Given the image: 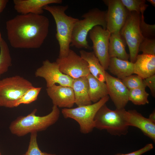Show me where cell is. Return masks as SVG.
I'll list each match as a JSON object with an SVG mask.
<instances>
[{
  "label": "cell",
  "mask_w": 155,
  "mask_h": 155,
  "mask_svg": "<svg viewBox=\"0 0 155 155\" xmlns=\"http://www.w3.org/2000/svg\"><path fill=\"white\" fill-rule=\"evenodd\" d=\"M49 23L48 18L42 14L16 15L6 22L10 45L16 49L39 48L48 36Z\"/></svg>",
  "instance_id": "1"
},
{
  "label": "cell",
  "mask_w": 155,
  "mask_h": 155,
  "mask_svg": "<svg viewBox=\"0 0 155 155\" xmlns=\"http://www.w3.org/2000/svg\"><path fill=\"white\" fill-rule=\"evenodd\" d=\"M35 108L26 116H20L12 121L9 126L11 133L18 137L28 133L43 131L55 123L58 120L60 111L57 106L53 105L51 112L42 116L36 115Z\"/></svg>",
  "instance_id": "2"
},
{
  "label": "cell",
  "mask_w": 155,
  "mask_h": 155,
  "mask_svg": "<svg viewBox=\"0 0 155 155\" xmlns=\"http://www.w3.org/2000/svg\"><path fill=\"white\" fill-rule=\"evenodd\" d=\"M68 6L50 5L43 9L49 11L55 21L57 32L56 38L58 41L59 51L58 57L66 56L70 50L72 31L74 26L79 19L67 16L65 13Z\"/></svg>",
  "instance_id": "3"
},
{
  "label": "cell",
  "mask_w": 155,
  "mask_h": 155,
  "mask_svg": "<svg viewBox=\"0 0 155 155\" xmlns=\"http://www.w3.org/2000/svg\"><path fill=\"white\" fill-rule=\"evenodd\" d=\"M106 12L107 11L95 8L84 14L82 16L83 19H79L74 26L70 46L90 49L91 48L87 40L88 34L96 26H100L106 29Z\"/></svg>",
  "instance_id": "4"
},
{
  "label": "cell",
  "mask_w": 155,
  "mask_h": 155,
  "mask_svg": "<svg viewBox=\"0 0 155 155\" xmlns=\"http://www.w3.org/2000/svg\"><path fill=\"white\" fill-rule=\"evenodd\" d=\"M128 113L124 108L109 109L106 104L97 112L94 118V128L106 130L111 134L121 136L128 132Z\"/></svg>",
  "instance_id": "5"
},
{
  "label": "cell",
  "mask_w": 155,
  "mask_h": 155,
  "mask_svg": "<svg viewBox=\"0 0 155 155\" xmlns=\"http://www.w3.org/2000/svg\"><path fill=\"white\" fill-rule=\"evenodd\" d=\"M33 86L30 82L18 75L0 80V106L15 107L18 101Z\"/></svg>",
  "instance_id": "6"
},
{
  "label": "cell",
  "mask_w": 155,
  "mask_h": 155,
  "mask_svg": "<svg viewBox=\"0 0 155 155\" xmlns=\"http://www.w3.org/2000/svg\"><path fill=\"white\" fill-rule=\"evenodd\" d=\"M109 99V96H107L93 104L74 108H63L61 113L64 118L72 119L78 123L82 133L87 134L94 128V118L97 112Z\"/></svg>",
  "instance_id": "7"
},
{
  "label": "cell",
  "mask_w": 155,
  "mask_h": 155,
  "mask_svg": "<svg viewBox=\"0 0 155 155\" xmlns=\"http://www.w3.org/2000/svg\"><path fill=\"white\" fill-rule=\"evenodd\" d=\"M141 14L134 11L129 12L120 32L124 38L129 51L130 62L134 63L138 55L139 45L144 39L140 29Z\"/></svg>",
  "instance_id": "8"
},
{
  "label": "cell",
  "mask_w": 155,
  "mask_h": 155,
  "mask_svg": "<svg viewBox=\"0 0 155 155\" xmlns=\"http://www.w3.org/2000/svg\"><path fill=\"white\" fill-rule=\"evenodd\" d=\"M60 71L73 79L87 77L90 73L87 62L70 49L67 55L56 60Z\"/></svg>",
  "instance_id": "9"
},
{
  "label": "cell",
  "mask_w": 155,
  "mask_h": 155,
  "mask_svg": "<svg viewBox=\"0 0 155 155\" xmlns=\"http://www.w3.org/2000/svg\"><path fill=\"white\" fill-rule=\"evenodd\" d=\"M88 33L93 43V52L105 70L108 69L110 59L108 48L111 33L98 25L94 27Z\"/></svg>",
  "instance_id": "10"
},
{
  "label": "cell",
  "mask_w": 155,
  "mask_h": 155,
  "mask_svg": "<svg viewBox=\"0 0 155 155\" xmlns=\"http://www.w3.org/2000/svg\"><path fill=\"white\" fill-rule=\"evenodd\" d=\"M35 75L36 77L44 79L47 88L56 83L61 86L72 87L73 79L62 73L56 61L51 62L48 59L43 61L42 65L36 70Z\"/></svg>",
  "instance_id": "11"
},
{
  "label": "cell",
  "mask_w": 155,
  "mask_h": 155,
  "mask_svg": "<svg viewBox=\"0 0 155 155\" xmlns=\"http://www.w3.org/2000/svg\"><path fill=\"white\" fill-rule=\"evenodd\" d=\"M107 6L106 29L111 33L119 32L127 20L129 12L121 0H103Z\"/></svg>",
  "instance_id": "12"
},
{
  "label": "cell",
  "mask_w": 155,
  "mask_h": 155,
  "mask_svg": "<svg viewBox=\"0 0 155 155\" xmlns=\"http://www.w3.org/2000/svg\"><path fill=\"white\" fill-rule=\"evenodd\" d=\"M108 95L117 109L124 108L128 102L129 90L121 80L105 72V81Z\"/></svg>",
  "instance_id": "13"
},
{
  "label": "cell",
  "mask_w": 155,
  "mask_h": 155,
  "mask_svg": "<svg viewBox=\"0 0 155 155\" xmlns=\"http://www.w3.org/2000/svg\"><path fill=\"white\" fill-rule=\"evenodd\" d=\"M46 91L53 105L58 108H71L75 104L73 91L71 87L55 84L47 88Z\"/></svg>",
  "instance_id": "14"
},
{
  "label": "cell",
  "mask_w": 155,
  "mask_h": 155,
  "mask_svg": "<svg viewBox=\"0 0 155 155\" xmlns=\"http://www.w3.org/2000/svg\"><path fill=\"white\" fill-rule=\"evenodd\" d=\"M62 0H13L14 8L18 13L21 14L32 13L42 15L44 12L43 7L53 3L61 4Z\"/></svg>",
  "instance_id": "15"
},
{
  "label": "cell",
  "mask_w": 155,
  "mask_h": 155,
  "mask_svg": "<svg viewBox=\"0 0 155 155\" xmlns=\"http://www.w3.org/2000/svg\"><path fill=\"white\" fill-rule=\"evenodd\" d=\"M128 124L140 129L143 133L154 142L155 141V122L143 116L135 110H129Z\"/></svg>",
  "instance_id": "16"
},
{
  "label": "cell",
  "mask_w": 155,
  "mask_h": 155,
  "mask_svg": "<svg viewBox=\"0 0 155 155\" xmlns=\"http://www.w3.org/2000/svg\"><path fill=\"white\" fill-rule=\"evenodd\" d=\"M134 73L144 79L155 73V55H138L134 63Z\"/></svg>",
  "instance_id": "17"
},
{
  "label": "cell",
  "mask_w": 155,
  "mask_h": 155,
  "mask_svg": "<svg viewBox=\"0 0 155 155\" xmlns=\"http://www.w3.org/2000/svg\"><path fill=\"white\" fill-rule=\"evenodd\" d=\"M72 88L74 93L75 103L78 106L92 104L89 96V85L87 77L73 79Z\"/></svg>",
  "instance_id": "18"
},
{
  "label": "cell",
  "mask_w": 155,
  "mask_h": 155,
  "mask_svg": "<svg viewBox=\"0 0 155 155\" xmlns=\"http://www.w3.org/2000/svg\"><path fill=\"white\" fill-rule=\"evenodd\" d=\"M126 44L125 39L120 32L111 33L109 38L108 53L110 58L116 57L128 61L129 55L125 50Z\"/></svg>",
  "instance_id": "19"
},
{
  "label": "cell",
  "mask_w": 155,
  "mask_h": 155,
  "mask_svg": "<svg viewBox=\"0 0 155 155\" xmlns=\"http://www.w3.org/2000/svg\"><path fill=\"white\" fill-rule=\"evenodd\" d=\"M108 69L121 80L134 73V63L116 57L111 58Z\"/></svg>",
  "instance_id": "20"
},
{
  "label": "cell",
  "mask_w": 155,
  "mask_h": 155,
  "mask_svg": "<svg viewBox=\"0 0 155 155\" xmlns=\"http://www.w3.org/2000/svg\"><path fill=\"white\" fill-rule=\"evenodd\" d=\"M80 53V57L88 63L90 73L99 81L105 82L106 71L93 52L82 50Z\"/></svg>",
  "instance_id": "21"
},
{
  "label": "cell",
  "mask_w": 155,
  "mask_h": 155,
  "mask_svg": "<svg viewBox=\"0 0 155 155\" xmlns=\"http://www.w3.org/2000/svg\"><path fill=\"white\" fill-rule=\"evenodd\" d=\"M89 85V96L92 102L94 103L108 96V91L106 83L98 80L91 74L87 76Z\"/></svg>",
  "instance_id": "22"
},
{
  "label": "cell",
  "mask_w": 155,
  "mask_h": 155,
  "mask_svg": "<svg viewBox=\"0 0 155 155\" xmlns=\"http://www.w3.org/2000/svg\"><path fill=\"white\" fill-rule=\"evenodd\" d=\"M12 65V59L8 45L3 39L0 43V78Z\"/></svg>",
  "instance_id": "23"
},
{
  "label": "cell",
  "mask_w": 155,
  "mask_h": 155,
  "mask_svg": "<svg viewBox=\"0 0 155 155\" xmlns=\"http://www.w3.org/2000/svg\"><path fill=\"white\" fill-rule=\"evenodd\" d=\"M146 88H141L129 90L128 99L134 104L143 105L149 103V94L146 91Z\"/></svg>",
  "instance_id": "24"
},
{
  "label": "cell",
  "mask_w": 155,
  "mask_h": 155,
  "mask_svg": "<svg viewBox=\"0 0 155 155\" xmlns=\"http://www.w3.org/2000/svg\"><path fill=\"white\" fill-rule=\"evenodd\" d=\"M42 88L33 86L29 89L17 102L15 107L22 104H30L36 100Z\"/></svg>",
  "instance_id": "25"
},
{
  "label": "cell",
  "mask_w": 155,
  "mask_h": 155,
  "mask_svg": "<svg viewBox=\"0 0 155 155\" xmlns=\"http://www.w3.org/2000/svg\"><path fill=\"white\" fill-rule=\"evenodd\" d=\"M124 6L129 11H134L141 14L148 6L145 0H121Z\"/></svg>",
  "instance_id": "26"
},
{
  "label": "cell",
  "mask_w": 155,
  "mask_h": 155,
  "mask_svg": "<svg viewBox=\"0 0 155 155\" xmlns=\"http://www.w3.org/2000/svg\"><path fill=\"white\" fill-rule=\"evenodd\" d=\"M37 132L30 133L27 150L22 155H56L42 152L40 149L37 141Z\"/></svg>",
  "instance_id": "27"
},
{
  "label": "cell",
  "mask_w": 155,
  "mask_h": 155,
  "mask_svg": "<svg viewBox=\"0 0 155 155\" xmlns=\"http://www.w3.org/2000/svg\"><path fill=\"white\" fill-rule=\"evenodd\" d=\"M121 80L129 90L146 87L144 79L136 74L127 76Z\"/></svg>",
  "instance_id": "28"
},
{
  "label": "cell",
  "mask_w": 155,
  "mask_h": 155,
  "mask_svg": "<svg viewBox=\"0 0 155 155\" xmlns=\"http://www.w3.org/2000/svg\"><path fill=\"white\" fill-rule=\"evenodd\" d=\"M140 27L141 33L144 38H155V25H150L144 21V13L141 14Z\"/></svg>",
  "instance_id": "29"
},
{
  "label": "cell",
  "mask_w": 155,
  "mask_h": 155,
  "mask_svg": "<svg viewBox=\"0 0 155 155\" xmlns=\"http://www.w3.org/2000/svg\"><path fill=\"white\" fill-rule=\"evenodd\" d=\"M142 54L155 55V39L144 38L139 47V52Z\"/></svg>",
  "instance_id": "30"
},
{
  "label": "cell",
  "mask_w": 155,
  "mask_h": 155,
  "mask_svg": "<svg viewBox=\"0 0 155 155\" xmlns=\"http://www.w3.org/2000/svg\"><path fill=\"white\" fill-rule=\"evenodd\" d=\"M153 145L152 143L147 144L144 147L137 151L129 153L124 154L117 153L114 155H141L144 153L151 150L153 148Z\"/></svg>",
  "instance_id": "31"
},
{
  "label": "cell",
  "mask_w": 155,
  "mask_h": 155,
  "mask_svg": "<svg viewBox=\"0 0 155 155\" xmlns=\"http://www.w3.org/2000/svg\"><path fill=\"white\" fill-rule=\"evenodd\" d=\"M146 86L150 89L152 96H155V74L144 79Z\"/></svg>",
  "instance_id": "32"
},
{
  "label": "cell",
  "mask_w": 155,
  "mask_h": 155,
  "mask_svg": "<svg viewBox=\"0 0 155 155\" xmlns=\"http://www.w3.org/2000/svg\"><path fill=\"white\" fill-rule=\"evenodd\" d=\"M8 1V0H0V14L4 9Z\"/></svg>",
  "instance_id": "33"
},
{
  "label": "cell",
  "mask_w": 155,
  "mask_h": 155,
  "mask_svg": "<svg viewBox=\"0 0 155 155\" xmlns=\"http://www.w3.org/2000/svg\"><path fill=\"white\" fill-rule=\"evenodd\" d=\"M148 118L152 121L155 122V111H154L152 112L150 114Z\"/></svg>",
  "instance_id": "34"
},
{
  "label": "cell",
  "mask_w": 155,
  "mask_h": 155,
  "mask_svg": "<svg viewBox=\"0 0 155 155\" xmlns=\"http://www.w3.org/2000/svg\"><path fill=\"white\" fill-rule=\"evenodd\" d=\"M147 1L150 2L153 6H155V0H148Z\"/></svg>",
  "instance_id": "35"
},
{
  "label": "cell",
  "mask_w": 155,
  "mask_h": 155,
  "mask_svg": "<svg viewBox=\"0 0 155 155\" xmlns=\"http://www.w3.org/2000/svg\"><path fill=\"white\" fill-rule=\"evenodd\" d=\"M3 39L2 38V37L1 34V32H0V43L2 41Z\"/></svg>",
  "instance_id": "36"
},
{
  "label": "cell",
  "mask_w": 155,
  "mask_h": 155,
  "mask_svg": "<svg viewBox=\"0 0 155 155\" xmlns=\"http://www.w3.org/2000/svg\"><path fill=\"white\" fill-rule=\"evenodd\" d=\"M0 155H2L0 150Z\"/></svg>",
  "instance_id": "37"
}]
</instances>
